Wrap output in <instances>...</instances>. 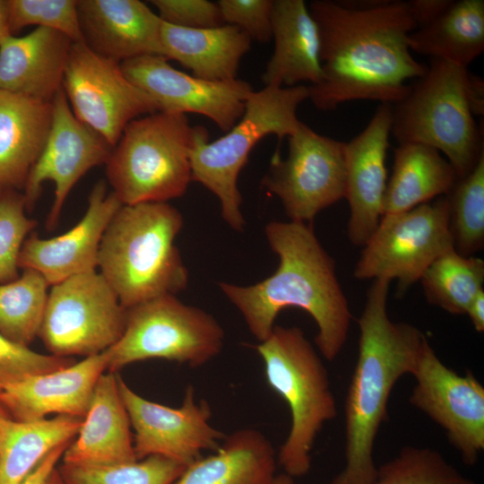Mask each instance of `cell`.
Masks as SVG:
<instances>
[{"instance_id":"ba28073f","label":"cell","mask_w":484,"mask_h":484,"mask_svg":"<svg viewBox=\"0 0 484 484\" xmlns=\"http://www.w3.org/2000/svg\"><path fill=\"white\" fill-rule=\"evenodd\" d=\"M194 138L186 115L157 111L132 120L105 163L107 180L123 205L167 203L191 180Z\"/></svg>"},{"instance_id":"4316f807","label":"cell","mask_w":484,"mask_h":484,"mask_svg":"<svg viewBox=\"0 0 484 484\" xmlns=\"http://www.w3.org/2000/svg\"><path fill=\"white\" fill-rule=\"evenodd\" d=\"M277 463L261 431L241 428L225 436L213 454L188 464L174 484H272Z\"/></svg>"},{"instance_id":"8992f818","label":"cell","mask_w":484,"mask_h":484,"mask_svg":"<svg viewBox=\"0 0 484 484\" xmlns=\"http://www.w3.org/2000/svg\"><path fill=\"white\" fill-rule=\"evenodd\" d=\"M309 99L308 86H264L254 91L243 116L223 136L209 142L203 126H194L189 152L191 180L199 182L220 201L221 216L234 230L241 232L245 219L238 177L255 145L264 136L280 140L294 134L302 122L297 109Z\"/></svg>"},{"instance_id":"ab89813d","label":"cell","mask_w":484,"mask_h":484,"mask_svg":"<svg viewBox=\"0 0 484 484\" xmlns=\"http://www.w3.org/2000/svg\"><path fill=\"white\" fill-rule=\"evenodd\" d=\"M162 22L186 29H208L224 24L219 5L208 0H151Z\"/></svg>"},{"instance_id":"ffe728a7","label":"cell","mask_w":484,"mask_h":484,"mask_svg":"<svg viewBox=\"0 0 484 484\" xmlns=\"http://www.w3.org/2000/svg\"><path fill=\"white\" fill-rule=\"evenodd\" d=\"M108 361V349L55 372L1 384L0 407L20 421L40 420L51 413L84 418Z\"/></svg>"},{"instance_id":"603a6c76","label":"cell","mask_w":484,"mask_h":484,"mask_svg":"<svg viewBox=\"0 0 484 484\" xmlns=\"http://www.w3.org/2000/svg\"><path fill=\"white\" fill-rule=\"evenodd\" d=\"M131 423L122 401L117 375L98 379L81 428L62 458L68 465H109L137 460Z\"/></svg>"},{"instance_id":"7bdbcfd3","label":"cell","mask_w":484,"mask_h":484,"mask_svg":"<svg viewBox=\"0 0 484 484\" xmlns=\"http://www.w3.org/2000/svg\"><path fill=\"white\" fill-rule=\"evenodd\" d=\"M466 315L478 333L484 331V291H480L470 304Z\"/></svg>"},{"instance_id":"4dcf8cb0","label":"cell","mask_w":484,"mask_h":484,"mask_svg":"<svg viewBox=\"0 0 484 484\" xmlns=\"http://www.w3.org/2000/svg\"><path fill=\"white\" fill-rule=\"evenodd\" d=\"M419 281L428 303L452 315H466L483 290L484 261L452 250L435 260Z\"/></svg>"},{"instance_id":"52a82bcc","label":"cell","mask_w":484,"mask_h":484,"mask_svg":"<svg viewBox=\"0 0 484 484\" xmlns=\"http://www.w3.org/2000/svg\"><path fill=\"white\" fill-rule=\"evenodd\" d=\"M255 350L269 386L286 402L290 428L277 462L292 478L311 468V452L324 425L337 416V406L324 364L298 326L274 325Z\"/></svg>"},{"instance_id":"74e56055","label":"cell","mask_w":484,"mask_h":484,"mask_svg":"<svg viewBox=\"0 0 484 484\" xmlns=\"http://www.w3.org/2000/svg\"><path fill=\"white\" fill-rule=\"evenodd\" d=\"M74 362L72 358L38 353L0 333V385L55 372Z\"/></svg>"},{"instance_id":"f1b7e54d","label":"cell","mask_w":484,"mask_h":484,"mask_svg":"<svg viewBox=\"0 0 484 484\" xmlns=\"http://www.w3.org/2000/svg\"><path fill=\"white\" fill-rule=\"evenodd\" d=\"M83 418L58 414L20 421L0 407V484H21L39 462L77 436Z\"/></svg>"},{"instance_id":"7402d4cb","label":"cell","mask_w":484,"mask_h":484,"mask_svg":"<svg viewBox=\"0 0 484 484\" xmlns=\"http://www.w3.org/2000/svg\"><path fill=\"white\" fill-rule=\"evenodd\" d=\"M73 42L65 34L36 27L0 43V90L51 101L62 89Z\"/></svg>"},{"instance_id":"30bf717a","label":"cell","mask_w":484,"mask_h":484,"mask_svg":"<svg viewBox=\"0 0 484 484\" xmlns=\"http://www.w3.org/2000/svg\"><path fill=\"white\" fill-rule=\"evenodd\" d=\"M363 246L355 278L396 279L402 296L435 260L454 250L445 195L402 212L383 215Z\"/></svg>"},{"instance_id":"7dc6e473","label":"cell","mask_w":484,"mask_h":484,"mask_svg":"<svg viewBox=\"0 0 484 484\" xmlns=\"http://www.w3.org/2000/svg\"><path fill=\"white\" fill-rule=\"evenodd\" d=\"M3 189L1 186H0V190Z\"/></svg>"},{"instance_id":"d590c367","label":"cell","mask_w":484,"mask_h":484,"mask_svg":"<svg viewBox=\"0 0 484 484\" xmlns=\"http://www.w3.org/2000/svg\"><path fill=\"white\" fill-rule=\"evenodd\" d=\"M26 211L22 193L0 190V283L10 282L20 275V252L38 223L27 217Z\"/></svg>"},{"instance_id":"7c38bea8","label":"cell","mask_w":484,"mask_h":484,"mask_svg":"<svg viewBox=\"0 0 484 484\" xmlns=\"http://www.w3.org/2000/svg\"><path fill=\"white\" fill-rule=\"evenodd\" d=\"M289 139V152L271 159L263 186L281 202L292 221L312 223L322 210L345 196V143L301 124Z\"/></svg>"},{"instance_id":"4fadbf2b","label":"cell","mask_w":484,"mask_h":484,"mask_svg":"<svg viewBox=\"0 0 484 484\" xmlns=\"http://www.w3.org/2000/svg\"><path fill=\"white\" fill-rule=\"evenodd\" d=\"M74 116L112 147L134 119L159 111L155 101L131 82L120 64L84 43H73L63 85Z\"/></svg>"},{"instance_id":"5bb4252c","label":"cell","mask_w":484,"mask_h":484,"mask_svg":"<svg viewBox=\"0 0 484 484\" xmlns=\"http://www.w3.org/2000/svg\"><path fill=\"white\" fill-rule=\"evenodd\" d=\"M410 403L445 433L462 462L473 466L484 450V387L471 371L445 365L426 339L411 374Z\"/></svg>"},{"instance_id":"9a60e30c","label":"cell","mask_w":484,"mask_h":484,"mask_svg":"<svg viewBox=\"0 0 484 484\" xmlns=\"http://www.w3.org/2000/svg\"><path fill=\"white\" fill-rule=\"evenodd\" d=\"M117 384L134 430L137 460L158 455L187 466L203 451L215 452L224 439V434L210 422L208 402L196 401L194 386L186 389L181 406L172 408L137 394L118 375Z\"/></svg>"},{"instance_id":"277c9868","label":"cell","mask_w":484,"mask_h":484,"mask_svg":"<svg viewBox=\"0 0 484 484\" xmlns=\"http://www.w3.org/2000/svg\"><path fill=\"white\" fill-rule=\"evenodd\" d=\"M183 225L168 203L122 205L116 212L101 239L98 269L125 308L186 290L188 271L175 245Z\"/></svg>"},{"instance_id":"2e32d148","label":"cell","mask_w":484,"mask_h":484,"mask_svg":"<svg viewBox=\"0 0 484 484\" xmlns=\"http://www.w3.org/2000/svg\"><path fill=\"white\" fill-rule=\"evenodd\" d=\"M52 102V122L44 148L23 187L26 210L30 212L45 181L55 186L54 201L46 228H56L65 202L75 184L92 168L105 164L112 146L73 113L60 89Z\"/></svg>"},{"instance_id":"1f68e13d","label":"cell","mask_w":484,"mask_h":484,"mask_svg":"<svg viewBox=\"0 0 484 484\" xmlns=\"http://www.w3.org/2000/svg\"><path fill=\"white\" fill-rule=\"evenodd\" d=\"M48 283L33 269L0 283V333L28 346L39 336L48 294Z\"/></svg>"},{"instance_id":"83f0119b","label":"cell","mask_w":484,"mask_h":484,"mask_svg":"<svg viewBox=\"0 0 484 484\" xmlns=\"http://www.w3.org/2000/svg\"><path fill=\"white\" fill-rule=\"evenodd\" d=\"M458 178L454 167L436 149L422 143H400L386 184L383 215L402 212L446 195Z\"/></svg>"},{"instance_id":"44dd1931","label":"cell","mask_w":484,"mask_h":484,"mask_svg":"<svg viewBox=\"0 0 484 484\" xmlns=\"http://www.w3.org/2000/svg\"><path fill=\"white\" fill-rule=\"evenodd\" d=\"M82 43L117 63L146 55L163 56L162 21L139 0H78Z\"/></svg>"},{"instance_id":"f35d334b","label":"cell","mask_w":484,"mask_h":484,"mask_svg":"<svg viewBox=\"0 0 484 484\" xmlns=\"http://www.w3.org/2000/svg\"><path fill=\"white\" fill-rule=\"evenodd\" d=\"M222 19L235 25L254 40L264 43L272 39L273 0H220Z\"/></svg>"},{"instance_id":"f546056e","label":"cell","mask_w":484,"mask_h":484,"mask_svg":"<svg viewBox=\"0 0 484 484\" xmlns=\"http://www.w3.org/2000/svg\"><path fill=\"white\" fill-rule=\"evenodd\" d=\"M411 51L466 67L484 50V1H451L429 24L408 36Z\"/></svg>"},{"instance_id":"60d3db41","label":"cell","mask_w":484,"mask_h":484,"mask_svg":"<svg viewBox=\"0 0 484 484\" xmlns=\"http://www.w3.org/2000/svg\"><path fill=\"white\" fill-rule=\"evenodd\" d=\"M450 3L451 0L407 1L410 13L417 29L422 28L433 22L448 7Z\"/></svg>"},{"instance_id":"cb8c5ba5","label":"cell","mask_w":484,"mask_h":484,"mask_svg":"<svg viewBox=\"0 0 484 484\" xmlns=\"http://www.w3.org/2000/svg\"><path fill=\"white\" fill-rule=\"evenodd\" d=\"M274 50L262 74L264 86L311 85L322 78L317 25L303 0H273Z\"/></svg>"},{"instance_id":"e0dca14e","label":"cell","mask_w":484,"mask_h":484,"mask_svg":"<svg viewBox=\"0 0 484 484\" xmlns=\"http://www.w3.org/2000/svg\"><path fill=\"white\" fill-rule=\"evenodd\" d=\"M168 61L161 56L146 55L123 61L120 67L131 82L155 101L159 111L200 114L224 132L238 123L254 92L250 83L238 79L203 80L175 69Z\"/></svg>"},{"instance_id":"f6af8a7d","label":"cell","mask_w":484,"mask_h":484,"mask_svg":"<svg viewBox=\"0 0 484 484\" xmlns=\"http://www.w3.org/2000/svg\"><path fill=\"white\" fill-rule=\"evenodd\" d=\"M291 476L288 475L287 473H281L275 476L272 484H297ZM335 484V483H331Z\"/></svg>"},{"instance_id":"ee69618b","label":"cell","mask_w":484,"mask_h":484,"mask_svg":"<svg viewBox=\"0 0 484 484\" xmlns=\"http://www.w3.org/2000/svg\"><path fill=\"white\" fill-rule=\"evenodd\" d=\"M12 35L9 28L8 0H0V43Z\"/></svg>"},{"instance_id":"7a4b0ae2","label":"cell","mask_w":484,"mask_h":484,"mask_svg":"<svg viewBox=\"0 0 484 484\" xmlns=\"http://www.w3.org/2000/svg\"><path fill=\"white\" fill-rule=\"evenodd\" d=\"M264 233L279 257L276 271L253 285L221 281L218 286L259 342L271 334L282 309L305 310L317 325L315 342L320 354L333 360L346 342L351 319L335 262L319 242L312 223L273 220Z\"/></svg>"},{"instance_id":"836d02e7","label":"cell","mask_w":484,"mask_h":484,"mask_svg":"<svg viewBox=\"0 0 484 484\" xmlns=\"http://www.w3.org/2000/svg\"><path fill=\"white\" fill-rule=\"evenodd\" d=\"M186 466L151 455L109 465H68L57 468L65 484H174Z\"/></svg>"},{"instance_id":"6da1fadb","label":"cell","mask_w":484,"mask_h":484,"mask_svg":"<svg viewBox=\"0 0 484 484\" xmlns=\"http://www.w3.org/2000/svg\"><path fill=\"white\" fill-rule=\"evenodd\" d=\"M308 10L320 39L322 78L309 99L323 111L350 100L393 105L428 70L411 53L408 36L417 29L404 1L314 0Z\"/></svg>"},{"instance_id":"3957f363","label":"cell","mask_w":484,"mask_h":484,"mask_svg":"<svg viewBox=\"0 0 484 484\" xmlns=\"http://www.w3.org/2000/svg\"><path fill=\"white\" fill-rule=\"evenodd\" d=\"M390 281L376 279L358 319V358L345 401V465L335 484H371L376 476L374 445L387 419L397 381L412 374L426 335L387 314Z\"/></svg>"},{"instance_id":"d6986e66","label":"cell","mask_w":484,"mask_h":484,"mask_svg":"<svg viewBox=\"0 0 484 484\" xmlns=\"http://www.w3.org/2000/svg\"><path fill=\"white\" fill-rule=\"evenodd\" d=\"M392 106L382 103L367 127L344 145V198L350 206L348 237L356 246L367 243L383 216Z\"/></svg>"},{"instance_id":"9c48e42d","label":"cell","mask_w":484,"mask_h":484,"mask_svg":"<svg viewBox=\"0 0 484 484\" xmlns=\"http://www.w3.org/2000/svg\"><path fill=\"white\" fill-rule=\"evenodd\" d=\"M125 309L124 333L108 349L109 372L152 359L198 367L223 348L225 333L217 319L176 295L160 296Z\"/></svg>"},{"instance_id":"8d00e7d4","label":"cell","mask_w":484,"mask_h":484,"mask_svg":"<svg viewBox=\"0 0 484 484\" xmlns=\"http://www.w3.org/2000/svg\"><path fill=\"white\" fill-rule=\"evenodd\" d=\"M11 34L36 25L59 31L82 43L77 0H8Z\"/></svg>"},{"instance_id":"484cf974","label":"cell","mask_w":484,"mask_h":484,"mask_svg":"<svg viewBox=\"0 0 484 484\" xmlns=\"http://www.w3.org/2000/svg\"><path fill=\"white\" fill-rule=\"evenodd\" d=\"M241 29L223 24L208 29H186L162 22L163 56L190 69L193 75L212 82L237 79L239 63L251 47Z\"/></svg>"},{"instance_id":"ac0fdd59","label":"cell","mask_w":484,"mask_h":484,"mask_svg":"<svg viewBox=\"0 0 484 484\" xmlns=\"http://www.w3.org/2000/svg\"><path fill=\"white\" fill-rule=\"evenodd\" d=\"M123 204L107 183L92 187L83 217L70 230L52 238L31 233L19 255V267L39 272L49 286L72 276L96 271L101 239L110 220Z\"/></svg>"},{"instance_id":"5b68a950","label":"cell","mask_w":484,"mask_h":484,"mask_svg":"<svg viewBox=\"0 0 484 484\" xmlns=\"http://www.w3.org/2000/svg\"><path fill=\"white\" fill-rule=\"evenodd\" d=\"M391 132L400 143H422L443 152L459 178L484 155L473 115H482L484 83L466 67L430 58L427 73L392 106Z\"/></svg>"},{"instance_id":"e575fe53","label":"cell","mask_w":484,"mask_h":484,"mask_svg":"<svg viewBox=\"0 0 484 484\" xmlns=\"http://www.w3.org/2000/svg\"><path fill=\"white\" fill-rule=\"evenodd\" d=\"M371 484H475L438 451L408 445L392 460L377 467Z\"/></svg>"},{"instance_id":"8fae6325","label":"cell","mask_w":484,"mask_h":484,"mask_svg":"<svg viewBox=\"0 0 484 484\" xmlns=\"http://www.w3.org/2000/svg\"><path fill=\"white\" fill-rule=\"evenodd\" d=\"M125 314L99 271L77 274L51 286L38 337L53 355L86 358L120 339Z\"/></svg>"},{"instance_id":"bcb514c9","label":"cell","mask_w":484,"mask_h":484,"mask_svg":"<svg viewBox=\"0 0 484 484\" xmlns=\"http://www.w3.org/2000/svg\"><path fill=\"white\" fill-rule=\"evenodd\" d=\"M44 484H65L57 468L50 473Z\"/></svg>"},{"instance_id":"d4e9b609","label":"cell","mask_w":484,"mask_h":484,"mask_svg":"<svg viewBox=\"0 0 484 484\" xmlns=\"http://www.w3.org/2000/svg\"><path fill=\"white\" fill-rule=\"evenodd\" d=\"M52 102L0 90V186L23 189L46 143Z\"/></svg>"},{"instance_id":"d6a6232c","label":"cell","mask_w":484,"mask_h":484,"mask_svg":"<svg viewBox=\"0 0 484 484\" xmlns=\"http://www.w3.org/2000/svg\"><path fill=\"white\" fill-rule=\"evenodd\" d=\"M454 250L471 256L484 246V155L445 195Z\"/></svg>"},{"instance_id":"b9f144b4","label":"cell","mask_w":484,"mask_h":484,"mask_svg":"<svg viewBox=\"0 0 484 484\" xmlns=\"http://www.w3.org/2000/svg\"><path fill=\"white\" fill-rule=\"evenodd\" d=\"M72 443V442H71ZM71 443L58 445L48 454L21 484H44Z\"/></svg>"}]
</instances>
